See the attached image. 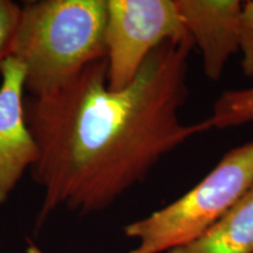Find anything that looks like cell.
I'll use <instances>...</instances> for the list:
<instances>
[{
    "instance_id": "1",
    "label": "cell",
    "mask_w": 253,
    "mask_h": 253,
    "mask_svg": "<svg viewBox=\"0 0 253 253\" xmlns=\"http://www.w3.org/2000/svg\"><path fill=\"white\" fill-rule=\"evenodd\" d=\"M191 38L166 41L150 53L122 90L107 86V60L84 67L46 96L25 99V114L39 148L31 175L43 190L38 225L55 209L82 213L109 207L141 183L158 161L208 122L185 125Z\"/></svg>"
},
{
    "instance_id": "2",
    "label": "cell",
    "mask_w": 253,
    "mask_h": 253,
    "mask_svg": "<svg viewBox=\"0 0 253 253\" xmlns=\"http://www.w3.org/2000/svg\"><path fill=\"white\" fill-rule=\"evenodd\" d=\"M107 0H41L20 5L11 55L26 69L28 96H46L86 66L106 59Z\"/></svg>"
},
{
    "instance_id": "3",
    "label": "cell",
    "mask_w": 253,
    "mask_h": 253,
    "mask_svg": "<svg viewBox=\"0 0 253 253\" xmlns=\"http://www.w3.org/2000/svg\"><path fill=\"white\" fill-rule=\"evenodd\" d=\"M253 188V141L233 148L181 198L125 227L128 253H162L194 242Z\"/></svg>"
},
{
    "instance_id": "4",
    "label": "cell",
    "mask_w": 253,
    "mask_h": 253,
    "mask_svg": "<svg viewBox=\"0 0 253 253\" xmlns=\"http://www.w3.org/2000/svg\"><path fill=\"white\" fill-rule=\"evenodd\" d=\"M188 38L175 0H107V86L125 89L154 49Z\"/></svg>"
},
{
    "instance_id": "5",
    "label": "cell",
    "mask_w": 253,
    "mask_h": 253,
    "mask_svg": "<svg viewBox=\"0 0 253 253\" xmlns=\"http://www.w3.org/2000/svg\"><path fill=\"white\" fill-rule=\"evenodd\" d=\"M0 204L7 201L27 169L37 163L39 148L25 114L26 69L9 55L0 63Z\"/></svg>"
},
{
    "instance_id": "6",
    "label": "cell",
    "mask_w": 253,
    "mask_h": 253,
    "mask_svg": "<svg viewBox=\"0 0 253 253\" xmlns=\"http://www.w3.org/2000/svg\"><path fill=\"white\" fill-rule=\"evenodd\" d=\"M185 31L197 45L209 80L218 81L239 50L243 2L238 0H175Z\"/></svg>"
},
{
    "instance_id": "7",
    "label": "cell",
    "mask_w": 253,
    "mask_h": 253,
    "mask_svg": "<svg viewBox=\"0 0 253 253\" xmlns=\"http://www.w3.org/2000/svg\"><path fill=\"white\" fill-rule=\"evenodd\" d=\"M167 253H253V188L201 237Z\"/></svg>"
},
{
    "instance_id": "8",
    "label": "cell",
    "mask_w": 253,
    "mask_h": 253,
    "mask_svg": "<svg viewBox=\"0 0 253 253\" xmlns=\"http://www.w3.org/2000/svg\"><path fill=\"white\" fill-rule=\"evenodd\" d=\"M205 121L210 129H225L253 122V87L224 91Z\"/></svg>"
},
{
    "instance_id": "9",
    "label": "cell",
    "mask_w": 253,
    "mask_h": 253,
    "mask_svg": "<svg viewBox=\"0 0 253 253\" xmlns=\"http://www.w3.org/2000/svg\"><path fill=\"white\" fill-rule=\"evenodd\" d=\"M20 15V5L11 0H0V63L11 55L12 41Z\"/></svg>"
},
{
    "instance_id": "10",
    "label": "cell",
    "mask_w": 253,
    "mask_h": 253,
    "mask_svg": "<svg viewBox=\"0 0 253 253\" xmlns=\"http://www.w3.org/2000/svg\"><path fill=\"white\" fill-rule=\"evenodd\" d=\"M239 50L242 52L243 73L246 77H253V0L243 4Z\"/></svg>"
},
{
    "instance_id": "11",
    "label": "cell",
    "mask_w": 253,
    "mask_h": 253,
    "mask_svg": "<svg viewBox=\"0 0 253 253\" xmlns=\"http://www.w3.org/2000/svg\"><path fill=\"white\" fill-rule=\"evenodd\" d=\"M26 253H45V252L41 251V250L39 248H37L36 245L30 244V245H28L27 250H26Z\"/></svg>"
}]
</instances>
